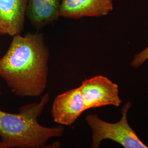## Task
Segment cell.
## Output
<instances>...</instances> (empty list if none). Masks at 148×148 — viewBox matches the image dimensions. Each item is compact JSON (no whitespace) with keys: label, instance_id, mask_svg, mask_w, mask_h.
<instances>
[{"label":"cell","instance_id":"obj_2","mask_svg":"<svg viewBox=\"0 0 148 148\" xmlns=\"http://www.w3.org/2000/svg\"><path fill=\"white\" fill-rule=\"evenodd\" d=\"M49 101L46 93L39 102L21 107L17 114L0 110V140L4 148H47L49 139L63 135L62 125L45 127L38 122Z\"/></svg>","mask_w":148,"mask_h":148},{"label":"cell","instance_id":"obj_8","mask_svg":"<svg viewBox=\"0 0 148 148\" xmlns=\"http://www.w3.org/2000/svg\"><path fill=\"white\" fill-rule=\"evenodd\" d=\"M60 5V0H28L26 16L38 31L58 19Z\"/></svg>","mask_w":148,"mask_h":148},{"label":"cell","instance_id":"obj_7","mask_svg":"<svg viewBox=\"0 0 148 148\" xmlns=\"http://www.w3.org/2000/svg\"><path fill=\"white\" fill-rule=\"evenodd\" d=\"M28 0H0V36L21 35L24 27Z\"/></svg>","mask_w":148,"mask_h":148},{"label":"cell","instance_id":"obj_4","mask_svg":"<svg viewBox=\"0 0 148 148\" xmlns=\"http://www.w3.org/2000/svg\"><path fill=\"white\" fill-rule=\"evenodd\" d=\"M79 87L87 110L108 106L118 107L122 103L118 85L104 76L85 79Z\"/></svg>","mask_w":148,"mask_h":148},{"label":"cell","instance_id":"obj_10","mask_svg":"<svg viewBox=\"0 0 148 148\" xmlns=\"http://www.w3.org/2000/svg\"><path fill=\"white\" fill-rule=\"evenodd\" d=\"M0 148H4L3 145V144L1 142V140H0Z\"/></svg>","mask_w":148,"mask_h":148},{"label":"cell","instance_id":"obj_1","mask_svg":"<svg viewBox=\"0 0 148 148\" xmlns=\"http://www.w3.org/2000/svg\"><path fill=\"white\" fill-rule=\"evenodd\" d=\"M49 57L42 33L13 36L0 59V76L16 95L39 97L47 87Z\"/></svg>","mask_w":148,"mask_h":148},{"label":"cell","instance_id":"obj_11","mask_svg":"<svg viewBox=\"0 0 148 148\" xmlns=\"http://www.w3.org/2000/svg\"><path fill=\"white\" fill-rule=\"evenodd\" d=\"M62 1V0H60V1Z\"/></svg>","mask_w":148,"mask_h":148},{"label":"cell","instance_id":"obj_5","mask_svg":"<svg viewBox=\"0 0 148 148\" xmlns=\"http://www.w3.org/2000/svg\"><path fill=\"white\" fill-rule=\"evenodd\" d=\"M87 110L79 87L57 95L51 112L54 121L62 126H70Z\"/></svg>","mask_w":148,"mask_h":148},{"label":"cell","instance_id":"obj_3","mask_svg":"<svg viewBox=\"0 0 148 148\" xmlns=\"http://www.w3.org/2000/svg\"><path fill=\"white\" fill-rule=\"evenodd\" d=\"M131 104L127 103L122 109V117L116 123H109L101 119L97 115L89 114L86 121L92 132V148H99L105 139H110L125 148H148L130 126L127 113Z\"/></svg>","mask_w":148,"mask_h":148},{"label":"cell","instance_id":"obj_9","mask_svg":"<svg viewBox=\"0 0 148 148\" xmlns=\"http://www.w3.org/2000/svg\"><path fill=\"white\" fill-rule=\"evenodd\" d=\"M148 59V47L144 49L141 52L136 54L131 63L133 68H137L140 66L145 61Z\"/></svg>","mask_w":148,"mask_h":148},{"label":"cell","instance_id":"obj_6","mask_svg":"<svg viewBox=\"0 0 148 148\" xmlns=\"http://www.w3.org/2000/svg\"><path fill=\"white\" fill-rule=\"evenodd\" d=\"M113 9V0H62L59 16L74 19L98 18L107 16Z\"/></svg>","mask_w":148,"mask_h":148}]
</instances>
